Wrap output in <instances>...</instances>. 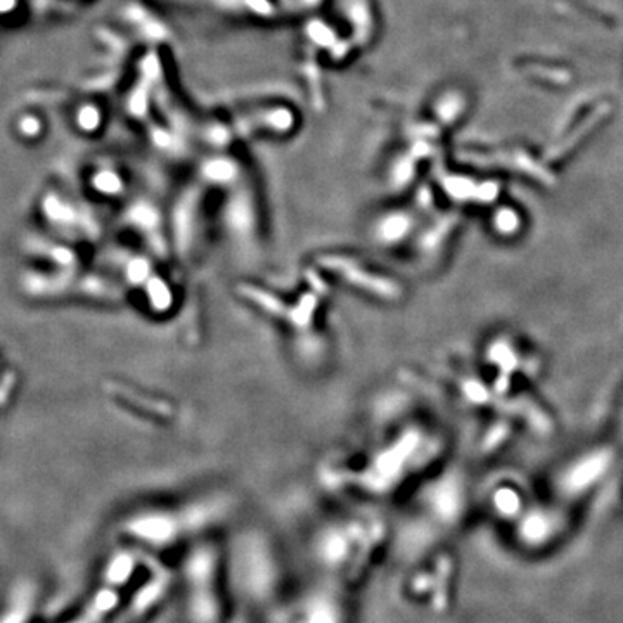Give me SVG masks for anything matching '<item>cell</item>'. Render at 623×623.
Masks as SVG:
<instances>
[{
    "label": "cell",
    "mask_w": 623,
    "mask_h": 623,
    "mask_svg": "<svg viewBox=\"0 0 623 623\" xmlns=\"http://www.w3.org/2000/svg\"><path fill=\"white\" fill-rule=\"evenodd\" d=\"M118 261H120L121 277L126 284L125 290L129 287L138 293L144 307L151 314H170L175 307V290L158 268L160 260H156L142 248H138L137 251L123 248Z\"/></svg>",
    "instance_id": "obj_1"
},
{
    "label": "cell",
    "mask_w": 623,
    "mask_h": 623,
    "mask_svg": "<svg viewBox=\"0 0 623 623\" xmlns=\"http://www.w3.org/2000/svg\"><path fill=\"white\" fill-rule=\"evenodd\" d=\"M251 194V192H249ZM246 191L232 192L224 199L218 210V227L232 246V251L241 256H259L263 242V222L255 198Z\"/></svg>",
    "instance_id": "obj_2"
}]
</instances>
